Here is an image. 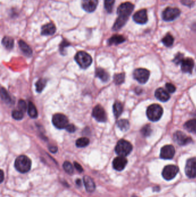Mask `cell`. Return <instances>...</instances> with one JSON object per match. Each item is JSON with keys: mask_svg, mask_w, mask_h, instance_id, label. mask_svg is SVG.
<instances>
[{"mask_svg": "<svg viewBox=\"0 0 196 197\" xmlns=\"http://www.w3.org/2000/svg\"><path fill=\"white\" fill-rule=\"evenodd\" d=\"M163 108L157 104H154L148 107L147 115L148 118L152 122L159 120L163 115Z\"/></svg>", "mask_w": 196, "mask_h": 197, "instance_id": "obj_3", "label": "cell"}, {"mask_svg": "<svg viewBox=\"0 0 196 197\" xmlns=\"http://www.w3.org/2000/svg\"><path fill=\"white\" fill-rule=\"evenodd\" d=\"M179 171V169L174 165H168L164 168L162 176L167 181H170L176 177Z\"/></svg>", "mask_w": 196, "mask_h": 197, "instance_id": "obj_8", "label": "cell"}, {"mask_svg": "<svg viewBox=\"0 0 196 197\" xmlns=\"http://www.w3.org/2000/svg\"><path fill=\"white\" fill-rule=\"evenodd\" d=\"M185 173L190 178L196 177V158H191L187 161L185 167Z\"/></svg>", "mask_w": 196, "mask_h": 197, "instance_id": "obj_11", "label": "cell"}, {"mask_svg": "<svg viewBox=\"0 0 196 197\" xmlns=\"http://www.w3.org/2000/svg\"><path fill=\"white\" fill-rule=\"evenodd\" d=\"M70 43H69L66 40L63 41V42H62L61 44L59 46V50H60V51L62 54L63 53L65 52V49L66 47H68L69 46H70Z\"/></svg>", "mask_w": 196, "mask_h": 197, "instance_id": "obj_40", "label": "cell"}, {"mask_svg": "<svg viewBox=\"0 0 196 197\" xmlns=\"http://www.w3.org/2000/svg\"><path fill=\"white\" fill-rule=\"evenodd\" d=\"M184 55L183 54L178 53L176 55L174 59L173 60V61H174V62H175L176 64L178 65V64L181 63V62L184 59Z\"/></svg>", "mask_w": 196, "mask_h": 197, "instance_id": "obj_41", "label": "cell"}, {"mask_svg": "<svg viewBox=\"0 0 196 197\" xmlns=\"http://www.w3.org/2000/svg\"><path fill=\"white\" fill-rule=\"evenodd\" d=\"M18 108H19V110H20L24 113L27 110V104H26V103L24 100H19V102L18 103Z\"/></svg>", "mask_w": 196, "mask_h": 197, "instance_id": "obj_38", "label": "cell"}, {"mask_svg": "<svg viewBox=\"0 0 196 197\" xmlns=\"http://www.w3.org/2000/svg\"><path fill=\"white\" fill-rule=\"evenodd\" d=\"M75 60L82 69L87 68L93 61L90 55L85 51L78 52L75 56Z\"/></svg>", "mask_w": 196, "mask_h": 197, "instance_id": "obj_5", "label": "cell"}, {"mask_svg": "<svg viewBox=\"0 0 196 197\" xmlns=\"http://www.w3.org/2000/svg\"><path fill=\"white\" fill-rule=\"evenodd\" d=\"M49 151L53 153H55L56 152H57L58 148L57 147H55V146H51L49 147Z\"/></svg>", "mask_w": 196, "mask_h": 197, "instance_id": "obj_45", "label": "cell"}, {"mask_svg": "<svg viewBox=\"0 0 196 197\" xmlns=\"http://www.w3.org/2000/svg\"><path fill=\"white\" fill-rule=\"evenodd\" d=\"M134 9V5L129 2L123 3L119 6L117 11L118 17L113 26V30L118 31L126 24Z\"/></svg>", "mask_w": 196, "mask_h": 197, "instance_id": "obj_1", "label": "cell"}, {"mask_svg": "<svg viewBox=\"0 0 196 197\" xmlns=\"http://www.w3.org/2000/svg\"><path fill=\"white\" fill-rule=\"evenodd\" d=\"M98 4V0H81L82 8L87 12H94Z\"/></svg>", "mask_w": 196, "mask_h": 197, "instance_id": "obj_13", "label": "cell"}, {"mask_svg": "<svg viewBox=\"0 0 196 197\" xmlns=\"http://www.w3.org/2000/svg\"><path fill=\"white\" fill-rule=\"evenodd\" d=\"M175 148L172 145H166L161 149L160 157L164 159H171L175 155Z\"/></svg>", "mask_w": 196, "mask_h": 197, "instance_id": "obj_14", "label": "cell"}, {"mask_svg": "<svg viewBox=\"0 0 196 197\" xmlns=\"http://www.w3.org/2000/svg\"><path fill=\"white\" fill-rule=\"evenodd\" d=\"M76 183H77V185H78V186H81V183H82L81 179H78L77 181H76Z\"/></svg>", "mask_w": 196, "mask_h": 197, "instance_id": "obj_47", "label": "cell"}, {"mask_svg": "<svg viewBox=\"0 0 196 197\" xmlns=\"http://www.w3.org/2000/svg\"><path fill=\"white\" fill-rule=\"evenodd\" d=\"M65 129L69 133H74L76 130V127L73 124H69L66 127Z\"/></svg>", "mask_w": 196, "mask_h": 197, "instance_id": "obj_42", "label": "cell"}, {"mask_svg": "<svg viewBox=\"0 0 196 197\" xmlns=\"http://www.w3.org/2000/svg\"><path fill=\"white\" fill-rule=\"evenodd\" d=\"M53 123L59 129H65L69 125L68 118L62 114H56L53 117Z\"/></svg>", "mask_w": 196, "mask_h": 197, "instance_id": "obj_7", "label": "cell"}, {"mask_svg": "<svg viewBox=\"0 0 196 197\" xmlns=\"http://www.w3.org/2000/svg\"><path fill=\"white\" fill-rule=\"evenodd\" d=\"M155 96L156 98L162 102H167L170 97L168 91L162 88H158L156 90Z\"/></svg>", "mask_w": 196, "mask_h": 197, "instance_id": "obj_19", "label": "cell"}, {"mask_svg": "<svg viewBox=\"0 0 196 197\" xmlns=\"http://www.w3.org/2000/svg\"><path fill=\"white\" fill-rule=\"evenodd\" d=\"M74 165L75 168L77 169V170L78 172H79V173H82V172H83V169L82 166H81L80 164H78L77 162H74Z\"/></svg>", "mask_w": 196, "mask_h": 197, "instance_id": "obj_44", "label": "cell"}, {"mask_svg": "<svg viewBox=\"0 0 196 197\" xmlns=\"http://www.w3.org/2000/svg\"><path fill=\"white\" fill-rule=\"evenodd\" d=\"M47 81L45 79L41 78L36 83V90L38 93H40L45 88Z\"/></svg>", "mask_w": 196, "mask_h": 197, "instance_id": "obj_32", "label": "cell"}, {"mask_svg": "<svg viewBox=\"0 0 196 197\" xmlns=\"http://www.w3.org/2000/svg\"><path fill=\"white\" fill-rule=\"evenodd\" d=\"M141 133L144 137H148L151 135L152 133V129L151 126L149 125H147L144 126L141 130Z\"/></svg>", "mask_w": 196, "mask_h": 197, "instance_id": "obj_37", "label": "cell"}, {"mask_svg": "<svg viewBox=\"0 0 196 197\" xmlns=\"http://www.w3.org/2000/svg\"><path fill=\"white\" fill-rule=\"evenodd\" d=\"M180 64L181 66V70L183 72L192 73V70L194 66V62L192 58H184Z\"/></svg>", "mask_w": 196, "mask_h": 197, "instance_id": "obj_16", "label": "cell"}, {"mask_svg": "<svg viewBox=\"0 0 196 197\" xmlns=\"http://www.w3.org/2000/svg\"><path fill=\"white\" fill-rule=\"evenodd\" d=\"M28 114L31 118L33 119L36 118L38 116L36 108L34 105V104L31 102H29L28 105Z\"/></svg>", "mask_w": 196, "mask_h": 197, "instance_id": "obj_26", "label": "cell"}, {"mask_svg": "<svg viewBox=\"0 0 196 197\" xmlns=\"http://www.w3.org/2000/svg\"><path fill=\"white\" fill-rule=\"evenodd\" d=\"M56 27L52 23H49L42 26L41 29V35L45 36L53 35L56 32Z\"/></svg>", "mask_w": 196, "mask_h": 197, "instance_id": "obj_18", "label": "cell"}, {"mask_svg": "<svg viewBox=\"0 0 196 197\" xmlns=\"http://www.w3.org/2000/svg\"><path fill=\"white\" fill-rule=\"evenodd\" d=\"M128 161L125 157L119 156L113 161V167L114 169L118 171H121L127 165Z\"/></svg>", "mask_w": 196, "mask_h": 197, "instance_id": "obj_17", "label": "cell"}, {"mask_svg": "<svg viewBox=\"0 0 196 197\" xmlns=\"http://www.w3.org/2000/svg\"><path fill=\"white\" fill-rule=\"evenodd\" d=\"M0 179H1V183H2L4 181V172H3L2 170H1V177H0Z\"/></svg>", "mask_w": 196, "mask_h": 197, "instance_id": "obj_46", "label": "cell"}, {"mask_svg": "<svg viewBox=\"0 0 196 197\" xmlns=\"http://www.w3.org/2000/svg\"><path fill=\"white\" fill-rule=\"evenodd\" d=\"M180 14L181 11L179 9L168 7L162 13V18L166 21H172L180 16Z\"/></svg>", "mask_w": 196, "mask_h": 197, "instance_id": "obj_6", "label": "cell"}, {"mask_svg": "<svg viewBox=\"0 0 196 197\" xmlns=\"http://www.w3.org/2000/svg\"><path fill=\"white\" fill-rule=\"evenodd\" d=\"M162 42L165 46L170 47L173 45V44L174 43V37H173V36L170 33H168L162 39Z\"/></svg>", "mask_w": 196, "mask_h": 197, "instance_id": "obj_31", "label": "cell"}, {"mask_svg": "<svg viewBox=\"0 0 196 197\" xmlns=\"http://www.w3.org/2000/svg\"><path fill=\"white\" fill-rule=\"evenodd\" d=\"M132 151V145L126 140H120L115 147V152L119 156L126 157Z\"/></svg>", "mask_w": 196, "mask_h": 197, "instance_id": "obj_4", "label": "cell"}, {"mask_svg": "<svg viewBox=\"0 0 196 197\" xmlns=\"http://www.w3.org/2000/svg\"><path fill=\"white\" fill-rule=\"evenodd\" d=\"M92 116L94 119L99 122H105L107 119L106 112L104 108L100 105H97L93 108Z\"/></svg>", "mask_w": 196, "mask_h": 197, "instance_id": "obj_12", "label": "cell"}, {"mask_svg": "<svg viewBox=\"0 0 196 197\" xmlns=\"http://www.w3.org/2000/svg\"><path fill=\"white\" fill-rule=\"evenodd\" d=\"M90 143L89 140L86 137H82L78 138L76 141V146L78 148H84Z\"/></svg>", "mask_w": 196, "mask_h": 197, "instance_id": "obj_30", "label": "cell"}, {"mask_svg": "<svg viewBox=\"0 0 196 197\" xmlns=\"http://www.w3.org/2000/svg\"><path fill=\"white\" fill-rule=\"evenodd\" d=\"M123 110V107L122 104L119 102H116L114 103L113 106V111L114 114V116L116 118H118L120 115L121 114Z\"/></svg>", "mask_w": 196, "mask_h": 197, "instance_id": "obj_25", "label": "cell"}, {"mask_svg": "<svg viewBox=\"0 0 196 197\" xmlns=\"http://www.w3.org/2000/svg\"><path fill=\"white\" fill-rule=\"evenodd\" d=\"M125 80V74L119 73L114 75V82L116 85H120L124 82Z\"/></svg>", "mask_w": 196, "mask_h": 197, "instance_id": "obj_34", "label": "cell"}, {"mask_svg": "<svg viewBox=\"0 0 196 197\" xmlns=\"http://www.w3.org/2000/svg\"><path fill=\"white\" fill-rule=\"evenodd\" d=\"M181 3H182L184 5H186L188 7H192L193 5V2L190 0H182L181 1Z\"/></svg>", "mask_w": 196, "mask_h": 197, "instance_id": "obj_43", "label": "cell"}, {"mask_svg": "<svg viewBox=\"0 0 196 197\" xmlns=\"http://www.w3.org/2000/svg\"><path fill=\"white\" fill-rule=\"evenodd\" d=\"M19 45L20 48L21 50L24 53L25 56L30 57L32 55V50L31 48L24 41L20 40L19 42Z\"/></svg>", "mask_w": 196, "mask_h": 197, "instance_id": "obj_21", "label": "cell"}, {"mask_svg": "<svg viewBox=\"0 0 196 197\" xmlns=\"http://www.w3.org/2000/svg\"><path fill=\"white\" fill-rule=\"evenodd\" d=\"M96 77L101 80L103 82H107L109 79V75L102 68H97L96 70Z\"/></svg>", "mask_w": 196, "mask_h": 197, "instance_id": "obj_23", "label": "cell"}, {"mask_svg": "<svg viewBox=\"0 0 196 197\" xmlns=\"http://www.w3.org/2000/svg\"><path fill=\"white\" fill-rule=\"evenodd\" d=\"M165 86L166 90L169 93H174L176 90V86L171 83H166Z\"/></svg>", "mask_w": 196, "mask_h": 197, "instance_id": "obj_39", "label": "cell"}, {"mask_svg": "<svg viewBox=\"0 0 196 197\" xmlns=\"http://www.w3.org/2000/svg\"><path fill=\"white\" fill-rule=\"evenodd\" d=\"M117 126L123 131H126L130 128V123L127 119H121L117 122Z\"/></svg>", "mask_w": 196, "mask_h": 197, "instance_id": "obj_28", "label": "cell"}, {"mask_svg": "<svg viewBox=\"0 0 196 197\" xmlns=\"http://www.w3.org/2000/svg\"><path fill=\"white\" fill-rule=\"evenodd\" d=\"M114 2H115V0H105L104 1V7L107 12L109 13L112 12Z\"/></svg>", "mask_w": 196, "mask_h": 197, "instance_id": "obj_33", "label": "cell"}, {"mask_svg": "<svg viewBox=\"0 0 196 197\" xmlns=\"http://www.w3.org/2000/svg\"><path fill=\"white\" fill-rule=\"evenodd\" d=\"M2 44L5 47V49L7 50L12 49L14 46V40L11 37H5L2 41Z\"/></svg>", "mask_w": 196, "mask_h": 197, "instance_id": "obj_27", "label": "cell"}, {"mask_svg": "<svg viewBox=\"0 0 196 197\" xmlns=\"http://www.w3.org/2000/svg\"><path fill=\"white\" fill-rule=\"evenodd\" d=\"M83 183L86 191L89 193L93 192L96 189V185L93 180L89 176L83 177Z\"/></svg>", "mask_w": 196, "mask_h": 197, "instance_id": "obj_20", "label": "cell"}, {"mask_svg": "<svg viewBox=\"0 0 196 197\" xmlns=\"http://www.w3.org/2000/svg\"><path fill=\"white\" fill-rule=\"evenodd\" d=\"M133 19L138 24H146L148 21L147 11L144 9L140 10L135 13L133 16Z\"/></svg>", "mask_w": 196, "mask_h": 197, "instance_id": "obj_15", "label": "cell"}, {"mask_svg": "<svg viewBox=\"0 0 196 197\" xmlns=\"http://www.w3.org/2000/svg\"><path fill=\"white\" fill-rule=\"evenodd\" d=\"M1 95L2 100L5 103H6V104L11 103L12 98H11L10 95L9 94L8 92L4 88H1Z\"/></svg>", "mask_w": 196, "mask_h": 197, "instance_id": "obj_29", "label": "cell"}, {"mask_svg": "<svg viewBox=\"0 0 196 197\" xmlns=\"http://www.w3.org/2000/svg\"><path fill=\"white\" fill-rule=\"evenodd\" d=\"M184 127L189 132L196 133V119H192L186 122L184 125Z\"/></svg>", "mask_w": 196, "mask_h": 197, "instance_id": "obj_24", "label": "cell"}, {"mask_svg": "<svg viewBox=\"0 0 196 197\" xmlns=\"http://www.w3.org/2000/svg\"><path fill=\"white\" fill-rule=\"evenodd\" d=\"M173 138L177 144L180 146H184L190 144L192 141V138L189 137L182 131H177L174 134Z\"/></svg>", "mask_w": 196, "mask_h": 197, "instance_id": "obj_10", "label": "cell"}, {"mask_svg": "<svg viewBox=\"0 0 196 197\" xmlns=\"http://www.w3.org/2000/svg\"><path fill=\"white\" fill-rule=\"evenodd\" d=\"M63 167L66 173L69 175H72L74 173V169L72 164L69 161H65L63 164Z\"/></svg>", "mask_w": 196, "mask_h": 197, "instance_id": "obj_35", "label": "cell"}, {"mask_svg": "<svg viewBox=\"0 0 196 197\" xmlns=\"http://www.w3.org/2000/svg\"><path fill=\"white\" fill-rule=\"evenodd\" d=\"M12 116L13 119L20 120L23 118L24 112L19 110H15L12 112Z\"/></svg>", "mask_w": 196, "mask_h": 197, "instance_id": "obj_36", "label": "cell"}, {"mask_svg": "<svg viewBox=\"0 0 196 197\" xmlns=\"http://www.w3.org/2000/svg\"><path fill=\"white\" fill-rule=\"evenodd\" d=\"M126 41V39L122 35H114L108 40L109 45H117Z\"/></svg>", "mask_w": 196, "mask_h": 197, "instance_id": "obj_22", "label": "cell"}, {"mask_svg": "<svg viewBox=\"0 0 196 197\" xmlns=\"http://www.w3.org/2000/svg\"><path fill=\"white\" fill-rule=\"evenodd\" d=\"M31 160L27 156L21 155L17 158L15 162V169L20 173L28 172L31 168Z\"/></svg>", "mask_w": 196, "mask_h": 197, "instance_id": "obj_2", "label": "cell"}, {"mask_svg": "<svg viewBox=\"0 0 196 197\" xmlns=\"http://www.w3.org/2000/svg\"><path fill=\"white\" fill-rule=\"evenodd\" d=\"M134 77L139 83L145 84L150 77V72L146 69H137L134 72Z\"/></svg>", "mask_w": 196, "mask_h": 197, "instance_id": "obj_9", "label": "cell"}]
</instances>
